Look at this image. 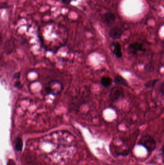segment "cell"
<instances>
[{
    "label": "cell",
    "mask_w": 164,
    "mask_h": 165,
    "mask_svg": "<svg viewBox=\"0 0 164 165\" xmlns=\"http://www.w3.org/2000/svg\"><path fill=\"white\" fill-rule=\"evenodd\" d=\"M64 89L63 84L57 80H52L48 82L44 89L47 94L56 96L61 93Z\"/></svg>",
    "instance_id": "6da1fadb"
},
{
    "label": "cell",
    "mask_w": 164,
    "mask_h": 165,
    "mask_svg": "<svg viewBox=\"0 0 164 165\" xmlns=\"http://www.w3.org/2000/svg\"><path fill=\"white\" fill-rule=\"evenodd\" d=\"M138 144L144 147L149 153L152 152L156 146V141L148 134L144 135L141 137Z\"/></svg>",
    "instance_id": "7a4b0ae2"
},
{
    "label": "cell",
    "mask_w": 164,
    "mask_h": 165,
    "mask_svg": "<svg viewBox=\"0 0 164 165\" xmlns=\"http://www.w3.org/2000/svg\"><path fill=\"white\" fill-rule=\"evenodd\" d=\"M125 97L123 89L120 87L112 88L109 93V98L113 102H116L123 100Z\"/></svg>",
    "instance_id": "3957f363"
},
{
    "label": "cell",
    "mask_w": 164,
    "mask_h": 165,
    "mask_svg": "<svg viewBox=\"0 0 164 165\" xmlns=\"http://www.w3.org/2000/svg\"><path fill=\"white\" fill-rule=\"evenodd\" d=\"M101 19L103 23L107 25H111L115 22L116 16L112 12H108L102 15Z\"/></svg>",
    "instance_id": "277c9868"
},
{
    "label": "cell",
    "mask_w": 164,
    "mask_h": 165,
    "mask_svg": "<svg viewBox=\"0 0 164 165\" xmlns=\"http://www.w3.org/2000/svg\"><path fill=\"white\" fill-rule=\"evenodd\" d=\"M129 51L133 55H137L139 52H145L146 50L142 43L138 42L132 43L129 46Z\"/></svg>",
    "instance_id": "5b68a950"
},
{
    "label": "cell",
    "mask_w": 164,
    "mask_h": 165,
    "mask_svg": "<svg viewBox=\"0 0 164 165\" xmlns=\"http://www.w3.org/2000/svg\"><path fill=\"white\" fill-rule=\"evenodd\" d=\"M109 36L111 38L114 40L120 39L123 34L122 29L118 27H114L110 30Z\"/></svg>",
    "instance_id": "8992f818"
},
{
    "label": "cell",
    "mask_w": 164,
    "mask_h": 165,
    "mask_svg": "<svg viewBox=\"0 0 164 165\" xmlns=\"http://www.w3.org/2000/svg\"><path fill=\"white\" fill-rule=\"evenodd\" d=\"M112 47L113 48V53L116 57L120 59L122 57V49L120 43L118 42H114L112 43Z\"/></svg>",
    "instance_id": "52a82bcc"
},
{
    "label": "cell",
    "mask_w": 164,
    "mask_h": 165,
    "mask_svg": "<svg viewBox=\"0 0 164 165\" xmlns=\"http://www.w3.org/2000/svg\"><path fill=\"white\" fill-rule=\"evenodd\" d=\"M114 82L115 84H118V85L126 86V87L128 86V83L127 80L121 75H119V74L116 75L114 79Z\"/></svg>",
    "instance_id": "ba28073f"
},
{
    "label": "cell",
    "mask_w": 164,
    "mask_h": 165,
    "mask_svg": "<svg viewBox=\"0 0 164 165\" xmlns=\"http://www.w3.org/2000/svg\"><path fill=\"white\" fill-rule=\"evenodd\" d=\"M101 83L103 87L107 88L112 85L113 80L108 76H103L101 79Z\"/></svg>",
    "instance_id": "9c48e42d"
},
{
    "label": "cell",
    "mask_w": 164,
    "mask_h": 165,
    "mask_svg": "<svg viewBox=\"0 0 164 165\" xmlns=\"http://www.w3.org/2000/svg\"><path fill=\"white\" fill-rule=\"evenodd\" d=\"M23 143L22 139L20 137H16L15 139V149L18 152H21L23 149Z\"/></svg>",
    "instance_id": "30bf717a"
},
{
    "label": "cell",
    "mask_w": 164,
    "mask_h": 165,
    "mask_svg": "<svg viewBox=\"0 0 164 165\" xmlns=\"http://www.w3.org/2000/svg\"><path fill=\"white\" fill-rule=\"evenodd\" d=\"M159 81V79H154L152 80H150L148 82H146L144 86L146 88H153L155 87V85L157 83V82Z\"/></svg>",
    "instance_id": "8fae6325"
},
{
    "label": "cell",
    "mask_w": 164,
    "mask_h": 165,
    "mask_svg": "<svg viewBox=\"0 0 164 165\" xmlns=\"http://www.w3.org/2000/svg\"><path fill=\"white\" fill-rule=\"evenodd\" d=\"M129 151L128 149L123 150L121 152L119 153L117 155L118 156H126L129 154Z\"/></svg>",
    "instance_id": "7c38bea8"
},
{
    "label": "cell",
    "mask_w": 164,
    "mask_h": 165,
    "mask_svg": "<svg viewBox=\"0 0 164 165\" xmlns=\"http://www.w3.org/2000/svg\"><path fill=\"white\" fill-rule=\"evenodd\" d=\"M14 87L18 89H21L22 88V85L21 81L20 80H18L15 81V82L14 84Z\"/></svg>",
    "instance_id": "4fadbf2b"
},
{
    "label": "cell",
    "mask_w": 164,
    "mask_h": 165,
    "mask_svg": "<svg viewBox=\"0 0 164 165\" xmlns=\"http://www.w3.org/2000/svg\"><path fill=\"white\" fill-rule=\"evenodd\" d=\"M20 72H17V73H15L13 75V78L15 79L18 80L20 79Z\"/></svg>",
    "instance_id": "5bb4252c"
},
{
    "label": "cell",
    "mask_w": 164,
    "mask_h": 165,
    "mask_svg": "<svg viewBox=\"0 0 164 165\" xmlns=\"http://www.w3.org/2000/svg\"><path fill=\"white\" fill-rule=\"evenodd\" d=\"M72 0H61L62 3L65 5H69L71 3Z\"/></svg>",
    "instance_id": "9a60e30c"
},
{
    "label": "cell",
    "mask_w": 164,
    "mask_h": 165,
    "mask_svg": "<svg viewBox=\"0 0 164 165\" xmlns=\"http://www.w3.org/2000/svg\"><path fill=\"white\" fill-rule=\"evenodd\" d=\"M7 165H16L14 160L12 159H9L7 161Z\"/></svg>",
    "instance_id": "2e32d148"
},
{
    "label": "cell",
    "mask_w": 164,
    "mask_h": 165,
    "mask_svg": "<svg viewBox=\"0 0 164 165\" xmlns=\"http://www.w3.org/2000/svg\"><path fill=\"white\" fill-rule=\"evenodd\" d=\"M160 91L162 95L164 96V82L161 86Z\"/></svg>",
    "instance_id": "e0dca14e"
},
{
    "label": "cell",
    "mask_w": 164,
    "mask_h": 165,
    "mask_svg": "<svg viewBox=\"0 0 164 165\" xmlns=\"http://www.w3.org/2000/svg\"><path fill=\"white\" fill-rule=\"evenodd\" d=\"M162 163L164 164V148L162 150Z\"/></svg>",
    "instance_id": "ac0fdd59"
}]
</instances>
